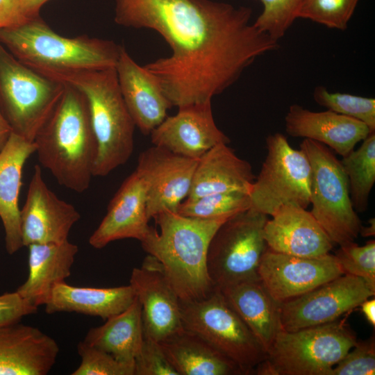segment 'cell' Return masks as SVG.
Masks as SVG:
<instances>
[{
  "label": "cell",
  "instance_id": "6da1fadb",
  "mask_svg": "<svg viewBox=\"0 0 375 375\" xmlns=\"http://www.w3.org/2000/svg\"><path fill=\"white\" fill-rule=\"evenodd\" d=\"M115 22L158 32L172 54L144 65L178 108L210 102L278 41L250 23L249 7L212 0H115Z\"/></svg>",
  "mask_w": 375,
  "mask_h": 375
},
{
  "label": "cell",
  "instance_id": "7a4b0ae2",
  "mask_svg": "<svg viewBox=\"0 0 375 375\" xmlns=\"http://www.w3.org/2000/svg\"><path fill=\"white\" fill-rule=\"evenodd\" d=\"M231 216L203 219L162 211L140 242L160 264L181 301L199 300L214 289L207 271L208 247L215 232Z\"/></svg>",
  "mask_w": 375,
  "mask_h": 375
},
{
  "label": "cell",
  "instance_id": "3957f363",
  "mask_svg": "<svg viewBox=\"0 0 375 375\" xmlns=\"http://www.w3.org/2000/svg\"><path fill=\"white\" fill-rule=\"evenodd\" d=\"M65 85L58 104L34 140L35 152L40 165L60 185L81 193L93 176L97 144L84 96Z\"/></svg>",
  "mask_w": 375,
  "mask_h": 375
},
{
  "label": "cell",
  "instance_id": "277c9868",
  "mask_svg": "<svg viewBox=\"0 0 375 375\" xmlns=\"http://www.w3.org/2000/svg\"><path fill=\"white\" fill-rule=\"evenodd\" d=\"M42 74L84 96L97 144L93 176H106L126 163L133 151L135 124L121 94L115 67Z\"/></svg>",
  "mask_w": 375,
  "mask_h": 375
},
{
  "label": "cell",
  "instance_id": "5b68a950",
  "mask_svg": "<svg viewBox=\"0 0 375 375\" xmlns=\"http://www.w3.org/2000/svg\"><path fill=\"white\" fill-rule=\"evenodd\" d=\"M0 42L19 61L40 74L115 67L122 47L87 35L62 36L40 15L0 28Z\"/></svg>",
  "mask_w": 375,
  "mask_h": 375
},
{
  "label": "cell",
  "instance_id": "8992f818",
  "mask_svg": "<svg viewBox=\"0 0 375 375\" xmlns=\"http://www.w3.org/2000/svg\"><path fill=\"white\" fill-rule=\"evenodd\" d=\"M357 341L346 317L294 331L282 330L253 374L331 375Z\"/></svg>",
  "mask_w": 375,
  "mask_h": 375
},
{
  "label": "cell",
  "instance_id": "52a82bcc",
  "mask_svg": "<svg viewBox=\"0 0 375 375\" xmlns=\"http://www.w3.org/2000/svg\"><path fill=\"white\" fill-rule=\"evenodd\" d=\"M65 87L22 63L0 42V109L12 133L34 142Z\"/></svg>",
  "mask_w": 375,
  "mask_h": 375
},
{
  "label": "cell",
  "instance_id": "ba28073f",
  "mask_svg": "<svg viewBox=\"0 0 375 375\" xmlns=\"http://www.w3.org/2000/svg\"><path fill=\"white\" fill-rule=\"evenodd\" d=\"M182 326L236 364L244 374L254 373L267 356L256 337L214 288L205 298L181 301Z\"/></svg>",
  "mask_w": 375,
  "mask_h": 375
},
{
  "label": "cell",
  "instance_id": "9c48e42d",
  "mask_svg": "<svg viewBox=\"0 0 375 375\" xmlns=\"http://www.w3.org/2000/svg\"><path fill=\"white\" fill-rule=\"evenodd\" d=\"M299 147L310 166V212L334 244L355 242L362 225L340 160L318 142L304 139Z\"/></svg>",
  "mask_w": 375,
  "mask_h": 375
},
{
  "label": "cell",
  "instance_id": "30bf717a",
  "mask_svg": "<svg viewBox=\"0 0 375 375\" xmlns=\"http://www.w3.org/2000/svg\"><path fill=\"white\" fill-rule=\"evenodd\" d=\"M268 219L249 208L229 217L217 229L207 254V271L214 288L259 279L258 266L267 247L263 228Z\"/></svg>",
  "mask_w": 375,
  "mask_h": 375
},
{
  "label": "cell",
  "instance_id": "8fae6325",
  "mask_svg": "<svg viewBox=\"0 0 375 375\" xmlns=\"http://www.w3.org/2000/svg\"><path fill=\"white\" fill-rule=\"evenodd\" d=\"M267 155L249 192L251 208L273 216L288 205L310 204V166L301 150L280 133L266 138Z\"/></svg>",
  "mask_w": 375,
  "mask_h": 375
},
{
  "label": "cell",
  "instance_id": "7c38bea8",
  "mask_svg": "<svg viewBox=\"0 0 375 375\" xmlns=\"http://www.w3.org/2000/svg\"><path fill=\"white\" fill-rule=\"evenodd\" d=\"M361 278L342 274L315 289L280 303L282 329L294 331L339 319L374 296Z\"/></svg>",
  "mask_w": 375,
  "mask_h": 375
},
{
  "label": "cell",
  "instance_id": "4fadbf2b",
  "mask_svg": "<svg viewBox=\"0 0 375 375\" xmlns=\"http://www.w3.org/2000/svg\"><path fill=\"white\" fill-rule=\"evenodd\" d=\"M258 278L278 303L295 298L342 274L334 255L300 257L265 249Z\"/></svg>",
  "mask_w": 375,
  "mask_h": 375
},
{
  "label": "cell",
  "instance_id": "5bb4252c",
  "mask_svg": "<svg viewBox=\"0 0 375 375\" xmlns=\"http://www.w3.org/2000/svg\"><path fill=\"white\" fill-rule=\"evenodd\" d=\"M129 285L141 304L144 338L160 342L183 330L180 299L154 257L133 268Z\"/></svg>",
  "mask_w": 375,
  "mask_h": 375
},
{
  "label": "cell",
  "instance_id": "9a60e30c",
  "mask_svg": "<svg viewBox=\"0 0 375 375\" xmlns=\"http://www.w3.org/2000/svg\"><path fill=\"white\" fill-rule=\"evenodd\" d=\"M197 162L154 145L140 154L135 170L145 185L150 219L165 210L177 212L190 192Z\"/></svg>",
  "mask_w": 375,
  "mask_h": 375
},
{
  "label": "cell",
  "instance_id": "2e32d148",
  "mask_svg": "<svg viewBox=\"0 0 375 375\" xmlns=\"http://www.w3.org/2000/svg\"><path fill=\"white\" fill-rule=\"evenodd\" d=\"M19 217L22 244L28 247L68 240L70 230L81 215L48 188L40 166L36 165Z\"/></svg>",
  "mask_w": 375,
  "mask_h": 375
},
{
  "label": "cell",
  "instance_id": "e0dca14e",
  "mask_svg": "<svg viewBox=\"0 0 375 375\" xmlns=\"http://www.w3.org/2000/svg\"><path fill=\"white\" fill-rule=\"evenodd\" d=\"M178 108L176 115L167 116L150 133L154 146L199 160L215 145L229 143L215 122L211 101Z\"/></svg>",
  "mask_w": 375,
  "mask_h": 375
},
{
  "label": "cell",
  "instance_id": "ac0fdd59",
  "mask_svg": "<svg viewBox=\"0 0 375 375\" xmlns=\"http://www.w3.org/2000/svg\"><path fill=\"white\" fill-rule=\"evenodd\" d=\"M144 183L135 169L110 200L107 212L89 238L90 244L101 249L111 242L133 238L141 242L151 226Z\"/></svg>",
  "mask_w": 375,
  "mask_h": 375
},
{
  "label": "cell",
  "instance_id": "d6986e66",
  "mask_svg": "<svg viewBox=\"0 0 375 375\" xmlns=\"http://www.w3.org/2000/svg\"><path fill=\"white\" fill-rule=\"evenodd\" d=\"M115 69L121 94L135 126L143 134H150L166 118L172 105L156 77L135 62L124 47Z\"/></svg>",
  "mask_w": 375,
  "mask_h": 375
},
{
  "label": "cell",
  "instance_id": "ffe728a7",
  "mask_svg": "<svg viewBox=\"0 0 375 375\" xmlns=\"http://www.w3.org/2000/svg\"><path fill=\"white\" fill-rule=\"evenodd\" d=\"M272 217L263 228L268 249L300 257L324 256L333 249V242L306 208L284 206Z\"/></svg>",
  "mask_w": 375,
  "mask_h": 375
},
{
  "label": "cell",
  "instance_id": "44dd1931",
  "mask_svg": "<svg viewBox=\"0 0 375 375\" xmlns=\"http://www.w3.org/2000/svg\"><path fill=\"white\" fill-rule=\"evenodd\" d=\"M56 340L19 322L0 326V375H46L59 353Z\"/></svg>",
  "mask_w": 375,
  "mask_h": 375
},
{
  "label": "cell",
  "instance_id": "7402d4cb",
  "mask_svg": "<svg viewBox=\"0 0 375 375\" xmlns=\"http://www.w3.org/2000/svg\"><path fill=\"white\" fill-rule=\"evenodd\" d=\"M286 133L328 146L344 157L371 133L364 123L333 111L314 112L291 105L285 117Z\"/></svg>",
  "mask_w": 375,
  "mask_h": 375
},
{
  "label": "cell",
  "instance_id": "603a6c76",
  "mask_svg": "<svg viewBox=\"0 0 375 375\" xmlns=\"http://www.w3.org/2000/svg\"><path fill=\"white\" fill-rule=\"evenodd\" d=\"M36 145L12 132L0 152V218L5 231L6 249L13 254L23 247L19 197L23 167Z\"/></svg>",
  "mask_w": 375,
  "mask_h": 375
},
{
  "label": "cell",
  "instance_id": "cb8c5ba5",
  "mask_svg": "<svg viewBox=\"0 0 375 375\" xmlns=\"http://www.w3.org/2000/svg\"><path fill=\"white\" fill-rule=\"evenodd\" d=\"M28 247V276L16 292L31 305H45L54 286L71 274L78 251L69 240L61 243L33 244Z\"/></svg>",
  "mask_w": 375,
  "mask_h": 375
},
{
  "label": "cell",
  "instance_id": "d4e9b609",
  "mask_svg": "<svg viewBox=\"0 0 375 375\" xmlns=\"http://www.w3.org/2000/svg\"><path fill=\"white\" fill-rule=\"evenodd\" d=\"M253 181L251 165L228 144L221 143L198 160L187 198L229 192L249 194Z\"/></svg>",
  "mask_w": 375,
  "mask_h": 375
},
{
  "label": "cell",
  "instance_id": "484cf974",
  "mask_svg": "<svg viewBox=\"0 0 375 375\" xmlns=\"http://www.w3.org/2000/svg\"><path fill=\"white\" fill-rule=\"evenodd\" d=\"M219 290L267 352L283 330L280 303L270 295L259 279L242 281Z\"/></svg>",
  "mask_w": 375,
  "mask_h": 375
},
{
  "label": "cell",
  "instance_id": "4316f807",
  "mask_svg": "<svg viewBox=\"0 0 375 375\" xmlns=\"http://www.w3.org/2000/svg\"><path fill=\"white\" fill-rule=\"evenodd\" d=\"M135 297L130 285L107 288H83L64 281L54 286L44 305L45 312H74L107 319L125 310Z\"/></svg>",
  "mask_w": 375,
  "mask_h": 375
},
{
  "label": "cell",
  "instance_id": "83f0119b",
  "mask_svg": "<svg viewBox=\"0 0 375 375\" xmlns=\"http://www.w3.org/2000/svg\"><path fill=\"white\" fill-rule=\"evenodd\" d=\"M159 343L178 375H244L236 364L184 329Z\"/></svg>",
  "mask_w": 375,
  "mask_h": 375
},
{
  "label": "cell",
  "instance_id": "f1b7e54d",
  "mask_svg": "<svg viewBox=\"0 0 375 375\" xmlns=\"http://www.w3.org/2000/svg\"><path fill=\"white\" fill-rule=\"evenodd\" d=\"M143 340L142 308L135 297L125 310L108 318L103 324L91 328L83 341L119 361L135 363Z\"/></svg>",
  "mask_w": 375,
  "mask_h": 375
},
{
  "label": "cell",
  "instance_id": "f546056e",
  "mask_svg": "<svg viewBox=\"0 0 375 375\" xmlns=\"http://www.w3.org/2000/svg\"><path fill=\"white\" fill-rule=\"evenodd\" d=\"M346 174L350 199L356 211L367 209L369 197L375 183V135L371 133L356 150L340 160Z\"/></svg>",
  "mask_w": 375,
  "mask_h": 375
},
{
  "label": "cell",
  "instance_id": "4dcf8cb0",
  "mask_svg": "<svg viewBox=\"0 0 375 375\" xmlns=\"http://www.w3.org/2000/svg\"><path fill=\"white\" fill-rule=\"evenodd\" d=\"M249 208V194L229 192L186 198L179 205L177 212L187 217L213 219L233 215Z\"/></svg>",
  "mask_w": 375,
  "mask_h": 375
},
{
  "label": "cell",
  "instance_id": "1f68e13d",
  "mask_svg": "<svg viewBox=\"0 0 375 375\" xmlns=\"http://www.w3.org/2000/svg\"><path fill=\"white\" fill-rule=\"evenodd\" d=\"M315 101L327 110L357 119L375 130V99L347 93L331 92L324 86L313 92Z\"/></svg>",
  "mask_w": 375,
  "mask_h": 375
},
{
  "label": "cell",
  "instance_id": "d6a6232c",
  "mask_svg": "<svg viewBox=\"0 0 375 375\" xmlns=\"http://www.w3.org/2000/svg\"><path fill=\"white\" fill-rule=\"evenodd\" d=\"M262 3L263 10L253 22L260 31L278 41L293 22L299 18L306 0H258Z\"/></svg>",
  "mask_w": 375,
  "mask_h": 375
},
{
  "label": "cell",
  "instance_id": "836d02e7",
  "mask_svg": "<svg viewBox=\"0 0 375 375\" xmlns=\"http://www.w3.org/2000/svg\"><path fill=\"white\" fill-rule=\"evenodd\" d=\"M360 0H306L299 18L307 19L330 28L347 29Z\"/></svg>",
  "mask_w": 375,
  "mask_h": 375
},
{
  "label": "cell",
  "instance_id": "e575fe53",
  "mask_svg": "<svg viewBox=\"0 0 375 375\" xmlns=\"http://www.w3.org/2000/svg\"><path fill=\"white\" fill-rule=\"evenodd\" d=\"M344 274L362 278L375 292V241L363 246L355 242L340 246L334 255Z\"/></svg>",
  "mask_w": 375,
  "mask_h": 375
},
{
  "label": "cell",
  "instance_id": "d590c367",
  "mask_svg": "<svg viewBox=\"0 0 375 375\" xmlns=\"http://www.w3.org/2000/svg\"><path fill=\"white\" fill-rule=\"evenodd\" d=\"M77 351L81 360L72 375H135L134 362L119 361L83 341L78 344Z\"/></svg>",
  "mask_w": 375,
  "mask_h": 375
},
{
  "label": "cell",
  "instance_id": "8d00e7d4",
  "mask_svg": "<svg viewBox=\"0 0 375 375\" xmlns=\"http://www.w3.org/2000/svg\"><path fill=\"white\" fill-rule=\"evenodd\" d=\"M375 340L356 344L332 369L331 375H369L375 373Z\"/></svg>",
  "mask_w": 375,
  "mask_h": 375
},
{
  "label": "cell",
  "instance_id": "74e56055",
  "mask_svg": "<svg viewBox=\"0 0 375 375\" xmlns=\"http://www.w3.org/2000/svg\"><path fill=\"white\" fill-rule=\"evenodd\" d=\"M134 362L135 375H178L160 343L148 338L144 337Z\"/></svg>",
  "mask_w": 375,
  "mask_h": 375
},
{
  "label": "cell",
  "instance_id": "f35d334b",
  "mask_svg": "<svg viewBox=\"0 0 375 375\" xmlns=\"http://www.w3.org/2000/svg\"><path fill=\"white\" fill-rule=\"evenodd\" d=\"M38 307L31 305L16 291L0 295V326L19 322L24 317L33 314Z\"/></svg>",
  "mask_w": 375,
  "mask_h": 375
},
{
  "label": "cell",
  "instance_id": "ab89813d",
  "mask_svg": "<svg viewBox=\"0 0 375 375\" xmlns=\"http://www.w3.org/2000/svg\"><path fill=\"white\" fill-rule=\"evenodd\" d=\"M27 19L21 0H0V28L15 26Z\"/></svg>",
  "mask_w": 375,
  "mask_h": 375
},
{
  "label": "cell",
  "instance_id": "60d3db41",
  "mask_svg": "<svg viewBox=\"0 0 375 375\" xmlns=\"http://www.w3.org/2000/svg\"><path fill=\"white\" fill-rule=\"evenodd\" d=\"M22 10L28 19L39 15L42 6L49 0H21Z\"/></svg>",
  "mask_w": 375,
  "mask_h": 375
},
{
  "label": "cell",
  "instance_id": "b9f144b4",
  "mask_svg": "<svg viewBox=\"0 0 375 375\" xmlns=\"http://www.w3.org/2000/svg\"><path fill=\"white\" fill-rule=\"evenodd\" d=\"M362 312L367 322L374 327L375 326V299H367L365 300L360 306Z\"/></svg>",
  "mask_w": 375,
  "mask_h": 375
},
{
  "label": "cell",
  "instance_id": "7bdbcfd3",
  "mask_svg": "<svg viewBox=\"0 0 375 375\" xmlns=\"http://www.w3.org/2000/svg\"><path fill=\"white\" fill-rule=\"evenodd\" d=\"M12 129L0 109V152L7 143Z\"/></svg>",
  "mask_w": 375,
  "mask_h": 375
},
{
  "label": "cell",
  "instance_id": "ee69618b",
  "mask_svg": "<svg viewBox=\"0 0 375 375\" xmlns=\"http://www.w3.org/2000/svg\"><path fill=\"white\" fill-rule=\"evenodd\" d=\"M359 234L362 237H372L375 235V221L374 218L369 220V224L367 226H361Z\"/></svg>",
  "mask_w": 375,
  "mask_h": 375
}]
</instances>
